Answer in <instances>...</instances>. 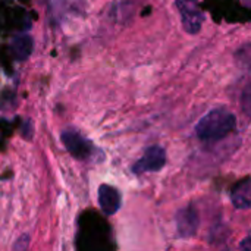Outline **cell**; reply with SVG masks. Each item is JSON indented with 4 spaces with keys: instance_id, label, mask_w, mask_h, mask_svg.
Here are the masks:
<instances>
[{
    "instance_id": "52a82bcc",
    "label": "cell",
    "mask_w": 251,
    "mask_h": 251,
    "mask_svg": "<svg viewBox=\"0 0 251 251\" xmlns=\"http://www.w3.org/2000/svg\"><path fill=\"white\" fill-rule=\"evenodd\" d=\"M10 50L16 60H26L34 50L32 37L28 34H19V35L13 37V40L10 43Z\"/></svg>"
},
{
    "instance_id": "8992f818",
    "label": "cell",
    "mask_w": 251,
    "mask_h": 251,
    "mask_svg": "<svg viewBox=\"0 0 251 251\" xmlns=\"http://www.w3.org/2000/svg\"><path fill=\"white\" fill-rule=\"evenodd\" d=\"M99 204L104 215H115L121 209V193L109 184H101L99 187Z\"/></svg>"
},
{
    "instance_id": "7c38bea8",
    "label": "cell",
    "mask_w": 251,
    "mask_h": 251,
    "mask_svg": "<svg viewBox=\"0 0 251 251\" xmlns=\"http://www.w3.org/2000/svg\"><path fill=\"white\" fill-rule=\"evenodd\" d=\"M240 249H241V251H251V235L241 241Z\"/></svg>"
},
{
    "instance_id": "7a4b0ae2",
    "label": "cell",
    "mask_w": 251,
    "mask_h": 251,
    "mask_svg": "<svg viewBox=\"0 0 251 251\" xmlns=\"http://www.w3.org/2000/svg\"><path fill=\"white\" fill-rule=\"evenodd\" d=\"M66 150L79 160H91L99 153L94 144L75 129H65L60 135Z\"/></svg>"
},
{
    "instance_id": "8fae6325",
    "label": "cell",
    "mask_w": 251,
    "mask_h": 251,
    "mask_svg": "<svg viewBox=\"0 0 251 251\" xmlns=\"http://www.w3.org/2000/svg\"><path fill=\"white\" fill-rule=\"evenodd\" d=\"M29 235L28 234H24V235H21L18 240H16V243L13 244V249L12 251H28V247H29Z\"/></svg>"
},
{
    "instance_id": "6da1fadb",
    "label": "cell",
    "mask_w": 251,
    "mask_h": 251,
    "mask_svg": "<svg viewBox=\"0 0 251 251\" xmlns=\"http://www.w3.org/2000/svg\"><path fill=\"white\" fill-rule=\"evenodd\" d=\"M235 126L237 118L234 113L225 109H215L199 121L196 134L201 141H218L231 134Z\"/></svg>"
},
{
    "instance_id": "30bf717a",
    "label": "cell",
    "mask_w": 251,
    "mask_h": 251,
    "mask_svg": "<svg viewBox=\"0 0 251 251\" xmlns=\"http://www.w3.org/2000/svg\"><path fill=\"white\" fill-rule=\"evenodd\" d=\"M241 107L244 110V113L251 118V81L246 85V88L243 90L241 94Z\"/></svg>"
},
{
    "instance_id": "9c48e42d",
    "label": "cell",
    "mask_w": 251,
    "mask_h": 251,
    "mask_svg": "<svg viewBox=\"0 0 251 251\" xmlns=\"http://www.w3.org/2000/svg\"><path fill=\"white\" fill-rule=\"evenodd\" d=\"M235 60H237V63L241 65V66L251 68V44H247V46L241 47V49L237 51Z\"/></svg>"
},
{
    "instance_id": "ba28073f",
    "label": "cell",
    "mask_w": 251,
    "mask_h": 251,
    "mask_svg": "<svg viewBox=\"0 0 251 251\" xmlns=\"http://www.w3.org/2000/svg\"><path fill=\"white\" fill-rule=\"evenodd\" d=\"M231 201L237 209H250L251 207V178L238 184L232 194Z\"/></svg>"
},
{
    "instance_id": "277c9868",
    "label": "cell",
    "mask_w": 251,
    "mask_h": 251,
    "mask_svg": "<svg viewBox=\"0 0 251 251\" xmlns=\"http://www.w3.org/2000/svg\"><path fill=\"white\" fill-rule=\"evenodd\" d=\"M166 165V151L160 146L149 147L144 154L132 165V172L141 175L146 172H157Z\"/></svg>"
},
{
    "instance_id": "5b68a950",
    "label": "cell",
    "mask_w": 251,
    "mask_h": 251,
    "mask_svg": "<svg viewBox=\"0 0 251 251\" xmlns=\"http://www.w3.org/2000/svg\"><path fill=\"white\" fill-rule=\"evenodd\" d=\"M200 226V216L197 209L190 204L187 207H182L176 213V229L179 237L182 238H191L197 234Z\"/></svg>"
},
{
    "instance_id": "3957f363",
    "label": "cell",
    "mask_w": 251,
    "mask_h": 251,
    "mask_svg": "<svg viewBox=\"0 0 251 251\" xmlns=\"http://www.w3.org/2000/svg\"><path fill=\"white\" fill-rule=\"evenodd\" d=\"M182 26L188 34H197L204 22V13L200 9L199 0H176Z\"/></svg>"
}]
</instances>
